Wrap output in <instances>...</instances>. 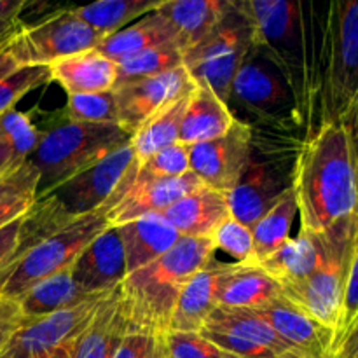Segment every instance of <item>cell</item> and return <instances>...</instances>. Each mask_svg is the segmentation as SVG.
Masks as SVG:
<instances>
[{
    "label": "cell",
    "mask_w": 358,
    "mask_h": 358,
    "mask_svg": "<svg viewBox=\"0 0 358 358\" xmlns=\"http://www.w3.org/2000/svg\"><path fill=\"white\" fill-rule=\"evenodd\" d=\"M292 189L301 231L332 236L358 226V161L345 122L318 126L303 140Z\"/></svg>",
    "instance_id": "obj_1"
},
{
    "label": "cell",
    "mask_w": 358,
    "mask_h": 358,
    "mask_svg": "<svg viewBox=\"0 0 358 358\" xmlns=\"http://www.w3.org/2000/svg\"><path fill=\"white\" fill-rule=\"evenodd\" d=\"M213 255L212 240L182 236L157 261L126 276L119 299L128 334H166L178 294Z\"/></svg>",
    "instance_id": "obj_2"
},
{
    "label": "cell",
    "mask_w": 358,
    "mask_h": 358,
    "mask_svg": "<svg viewBox=\"0 0 358 358\" xmlns=\"http://www.w3.org/2000/svg\"><path fill=\"white\" fill-rule=\"evenodd\" d=\"M129 140L131 136L119 124L76 122L63 115L62 121L38 131V142L28 159L38 175L37 198L51 194L66 180L128 145Z\"/></svg>",
    "instance_id": "obj_3"
},
{
    "label": "cell",
    "mask_w": 358,
    "mask_h": 358,
    "mask_svg": "<svg viewBox=\"0 0 358 358\" xmlns=\"http://www.w3.org/2000/svg\"><path fill=\"white\" fill-rule=\"evenodd\" d=\"M358 94V0L327 6L322 44L318 126L343 122Z\"/></svg>",
    "instance_id": "obj_4"
},
{
    "label": "cell",
    "mask_w": 358,
    "mask_h": 358,
    "mask_svg": "<svg viewBox=\"0 0 358 358\" xmlns=\"http://www.w3.org/2000/svg\"><path fill=\"white\" fill-rule=\"evenodd\" d=\"M107 227V215L101 210L70 220L23 257L0 268V297L17 303L38 282L69 269L80 252Z\"/></svg>",
    "instance_id": "obj_5"
},
{
    "label": "cell",
    "mask_w": 358,
    "mask_h": 358,
    "mask_svg": "<svg viewBox=\"0 0 358 358\" xmlns=\"http://www.w3.org/2000/svg\"><path fill=\"white\" fill-rule=\"evenodd\" d=\"M252 48L254 28L233 2V9L222 23L208 37L184 51V69L196 86L210 87L229 105L233 80Z\"/></svg>",
    "instance_id": "obj_6"
},
{
    "label": "cell",
    "mask_w": 358,
    "mask_h": 358,
    "mask_svg": "<svg viewBox=\"0 0 358 358\" xmlns=\"http://www.w3.org/2000/svg\"><path fill=\"white\" fill-rule=\"evenodd\" d=\"M358 226L332 236H320L324 247L320 268L299 285L282 290V296L287 301L296 304L318 324L331 329L334 336L338 334L341 322L343 301Z\"/></svg>",
    "instance_id": "obj_7"
},
{
    "label": "cell",
    "mask_w": 358,
    "mask_h": 358,
    "mask_svg": "<svg viewBox=\"0 0 358 358\" xmlns=\"http://www.w3.org/2000/svg\"><path fill=\"white\" fill-rule=\"evenodd\" d=\"M103 38L80 21L72 7H65L38 23L17 28L6 49L17 66H49L66 56L96 49Z\"/></svg>",
    "instance_id": "obj_8"
},
{
    "label": "cell",
    "mask_w": 358,
    "mask_h": 358,
    "mask_svg": "<svg viewBox=\"0 0 358 358\" xmlns=\"http://www.w3.org/2000/svg\"><path fill=\"white\" fill-rule=\"evenodd\" d=\"M254 129L236 119L224 136L189 147V168L205 187L229 192L248 166Z\"/></svg>",
    "instance_id": "obj_9"
},
{
    "label": "cell",
    "mask_w": 358,
    "mask_h": 358,
    "mask_svg": "<svg viewBox=\"0 0 358 358\" xmlns=\"http://www.w3.org/2000/svg\"><path fill=\"white\" fill-rule=\"evenodd\" d=\"M234 101L262 121H280V115L289 110L296 114V103L287 79L255 48L250 49L233 80L229 105Z\"/></svg>",
    "instance_id": "obj_10"
},
{
    "label": "cell",
    "mask_w": 358,
    "mask_h": 358,
    "mask_svg": "<svg viewBox=\"0 0 358 358\" xmlns=\"http://www.w3.org/2000/svg\"><path fill=\"white\" fill-rule=\"evenodd\" d=\"M138 164L131 143L121 147L94 166L76 175L51 192L72 217L101 210L114 196L126 175ZM49 196V194H48Z\"/></svg>",
    "instance_id": "obj_11"
},
{
    "label": "cell",
    "mask_w": 358,
    "mask_h": 358,
    "mask_svg": "<svg viewBox=\"0 0 358 358\" xmlns=\"http://www.w3.org/2000/svg\"><path fill=\"white\" fill-rule=\"evenodd\" d=\"M105 297L93 299L72 310L59 311L35 320H24L3 346L0 358H44L55 350L69 345L87 327L93 315L96 313L98 304Z\"/></svg>",
    "instance_id": "obj_12"
},
{
    "label": "cell",
    "mask_w": 358,
    "mask_h": 358,
    "mask_svg": "<svg viewBox=\"0 0 358 358\" xmlns=\"http://www.w3.org/2000/svg\"><path fill=\"white\" fill-rule=\"evenodd\" d=\"M194 87L196 83L184 66L114 87L119 126L131 136L150 115L173 101L187 98Z\"/></svg>",
    "instance_id": "obj_13"
},
{
    "label": "cell",
    "mask_w": 358,
    "mask_h": 358,
    "mask_svg": "<svg viewBox=\"0 0 358 358\" xmlns=\"http://www.w3.org/2000/svg\"><path fill=\"white\" fill-rule=\"evenodd\" d=\"M201 185L191 171L177 178H159L138 170L128 187L101 212L107 215L108 226H121L147 215H163L178 199Z\"/></svg>",
    "instance_id": "obj_14"
},
{
    "label": "cell",
    "mask_w": 358,
    "mask_h": 358,
    "mask_svg": "<svg viewBox=\"0 0 358 358\" xmlns=\"http://www.w3.org/2000/svg\"><path fill=\"white\" fill-rule=\"evenodd\" d=\"M290 187L292 173H285L278 161L259 157L252 150L241 180L226 192L231 215L252 229Z\"/></svg>",
    "instance_id": "obj_15"
},
{
    "label": "cell",
    "mask_w": 358,
    "mask_h": 358,
    "mask_svg": "<svg viewBox=\"0 0 358 358\" xmlns=\"http://www.w3.org/2000/svg\"><path fill=\"white\" fill-rule=\"evenodd\" d=\"M72 280L84 294L101 296L117 289L128 276L126 257L117 227L98 234L70 266Z\"/></svg>",
    "instance_id": "obj_16"
},
{
    "label": "cell",
    "mask_w": 358,
    "mask_h": 358,
    "mask_svg": "<svg viewBox=\"0 0 358 358\" xmlns=\"http://www.w3.org/2000/svg\"><path fill=\"white\" fill-rule=\"evenodd\" d=\"M276 334L299 358H329L334 346V332L308 317L303 310L278 297L257 311Z\"/></svg>",
    "instance_id": "obj_17"
},
{
    "label": "cell",
    "mask_w": 358,
    "mask_h": 358,
    "mask_svg": "<svg viewBox=\"0 0 358 358\" xmlns=\"http://www.w3.org/2000/svg\"><path fill=\"white\" fill-rule=\"evenodd\" d=\"M229 262L213 255L178 294L168 332H201L213 311L219 308V287ZM166 332V334H168Z\"/></svg>",
    "instance_id": "obj_18"
},
{
    "label": "cell",
    "mask_w": 358,
    "mask_h": 358,
    "mask_svg": "<svg viewBox=\"0 0 358 358\" xmlns=\"http://www.w3.org/2000/svg\"><path fill=\"white\" fill-rule=\"evenodd\" d=\"M231 215L226 192L201 185L163 213L164 219L184 238L210 240L220 222Z\"/></svg>",
    "instance_id": "obj_19"
},
{
    "label": "cell",
    "mask_w": 358,
    "mask_h": 358,
    "mask_svg": "<svg viewBox=\"0 0 358 358\" xmlns=\"http://www.w3.org/2000/svg\"><path fill=\"white\" fill-rule=\"evenodd\" d=\"M114 227L121 238L128 275L157 261L182 238L163 215L140 217Z\"/></svg>",
    "instance_id": "obj_20"
},
{
    "label": "cell",
    "mask_w": 358,
    "mask_h": 358,
    "mask_svg": "<svg viewBox=\"0 0 358 358\" xmlns=\"http://www.w3.org/2000/svg\"><path fill=\"white\" fill-rule=\"evenodd\" d=\"M278 297L282 289L259 264L229 262L220 280V308L259 311Z\"/></svg>",
    "instance_id": "obj_21"
},
{
    "label": "cell",
    "mask_w": 358,
    "mask_h": 358,
    "mask_svg": "<svg viewBox=\"0 0 358 358\" xmlns=\"http://www.w3.org/2000/svg\"><path fill=\"white\" fill-rule=\"evenodd\" d=\"M233 9V0H161L156 7L178 35L182 52L208 37Z\"/></svg>",
    "instance_id": "obj_22"
},
{
    "label": "cell",
    "mask_w": 358,
    "mask_h": 358,
    "mask_svg": "<svg viewBox=\"0 0 358 358\" xmlns=\"http://www.w3.org/2000/svg\"><path fill=\"white\" fill-rule=\"evenodd\" d=\"M49 77L72 94L101 93L114 90L117 79L115 62L108 59L96 49L66 56L49 65Z\"/></svg>",
    "instance_id": "obj_23"
},
{
    "label": "cell",
    "mask_w": 358,
    "mask_h": 358,
    "mask_svg": "<svg viewBox=\"0 0 358 358\" xmlns=\"http://www.w3.org/2000/svg\"><path fill=\"white\" fill-rule=\"evenodd\" d=\"M119 287L98 304L96 313L76 339L73 358H114L128 334V324L119 299Z\"/></svg>",
    "instance_id": "obj_24"
},
{
    "label": "cell",
    "mask_w": 358,
    "mask_h": 358,
    "mask_svg": "<svg viewBox=\"0 0 358 358\" xmlns=\"http://www.w3.org/2000/svg\"><path fill=\"white\" fill-rule=\"evenodd\" d=\"M236 117L229 105L224 103L210 87L196 86L189 94L178 142L191 147L220 138L229 131Z\"/></svg>",
    "instance_id": "obj_25"
},
{
    "label": "cell",
    "mask_w": 358,
    "mask_h": 358,
    "mask_svg": "<svg viewBox=\"0 0 358 358\" xmlns=\"http://www.w3.org/2000/svg\"><path fill=\"white\" fill-rule=\"evenodd\" d=\"M322 259L324 247L320 236L299 231L296 238H290L259 266L278 283L280 289L285 290L310 278L320 268Z\"/></svg>",
    "instance_id": "obj_26"
},
{
    "label": "cell",
    "mask_w": 358,
    "mask_h": 358,
    "mask_svg": "<svg viewBox=\"0 0 358 358\" xmlns=\"http://www.w3.org/2000/svg\"><path fill=\"white\" fill-rule=\"evenodd\" d=\"M163 44L178 45V35L166 17L161 16L157 10H152V13L142 16V20L105 37L96 51L107 56L112 62H119L126 56L136 55V52Z\"/></svg>",
    "instance_id": "obj_27"
},
{
    "label": "cell",
    "mask_w": 358,
    "mask_h": 358,
    "mask_svg": "<svg viewBox=\"0 0 358 358\" xmlns=\"http://www.w3.org/2000/svg\"><path fill=\"white\" fill-rule=\"evenodd\" d=\"M105 296L107 294H101V296L84 294L73 283L72 273H70L69 268L31 287L17 301V306H20V311L24 320H35V318L48 317V315L59 313V311L72 310V308H77L80 304L90 303L93 299H100V297Z\"/></svg>",
    "instance_id": "obj_28"
},
{
    "label": "cell",
    "mask_w": 358,
    "mask_h": 358,
    "mask_svg": "<svg viewBox=\"0 0 358 358\" xmlns=\"http://www.w3.org/2000/svg\"><path fill=\"white\" fill-rule=\"evenodd\" d=\"M297 213L299 210H297L296 194L290 187L252 227V238H254L252 264H261L290 240V229Z\"/></svg>",
    "instance_id": "obj_29"
},
{
    "label": "cell",
    "mask_w": 358,
    "mask_h": 358,
    "mask_svg": "<svg viewBox=\"0 0 358 358\" xmlns=\"http://www.w3.org/2000/svg\"><path fill=\"white\" fill-rule=\"evenodd\" d=\"M38 142V129L30 115L16 108L0 115V180L20 171Z\"/></svg>",
    "instance_id": "obj_30"
},
{
    "label": "cell",
    "mask_w": 358,
    "mask_h": 358,
    "mask_svg": "<svg viewBox=\"0 0 358 358\" xmlns=\"http://www.w3.org/2000/svg\"><path fill=\"white\" fill-rule=\"evenodd\" d=\"M205 325H212V327H219L241 336L255 345L271 350L280 358H299L257 311L231 310V308L219 306Z\"/></svg>",
    "instance_id": "obj_31"
},
{
    "label": "cell",
    "mask_w": 358,
    "mask_h": 358,
    "mask_svg": "<svg viewBox=\"0 0 358 358\" xmlns=\"http://www.w3.org/2000/svg\"><path fill=\"white\" fill-rule=\"evenodd\" d=\"M187 98L173 101V103L166 105L150 115L138 129L131 135L133 150L138 159V163L145 161L147 157L152 156L157 150L164 149L168 145H173L180 138V126L182 119H184L185 107H187Z\"/></svg>",
    "instance_id": "obj_32"
},
{
    "label": "cell",
    "mask_w": 358,
    "mask_h": 358,
    "mask_svg": "<svg viewBox=\"0 0 358 358\" xmlns=\"http://www.w3.org/2000/svg\"><path fill=\"white\" fill-rule=\"evenodd\" d=\"M161 0H100L90 6L72 7L80 21L103 37L128 27L140 16L156 10Z\"/></svg>",
    "instance_id": "obj_33"
},
{
    "label": "cell",
    "mask_w": 358,
    "mask_h": 358,
    "mask_svg": "<svg viewBox=\"0 0 358 358\" xmlns=\"http://www.w3.org/2000/svg\"><path fill=\"white\" fill-rule=\"evenodd\" d=\"M178 66H184V52L177 44H163L145 49V51L115 62L117 79H115L114 87L131 83V80L159 76Z\"/></svg>",
    "instance_id": "obj_34"
},
{
    "label": "cell",
    "mask_w": 358,
    "mask_h": 358,
    "mask_svg": "<svg viewBox=\"0 0 358 358\" xmlns=\"http://www.w3.org/2000/svg\"><path fill=\"white\" fill-rule=\"evenodd\" d=\"M65 117L90 124H119L117 101L114 90L101 93L72 94L66 100Z\"/></svg>",
    "instance_id": "obj_35"
},
{
    "label": "cell",
    "mask_w": 358,
    "mask_h": 358,
    "mask_svg": "<svg viewBox=\"0 0 358 358\" xmlns=\"http://www.w3.org/2000/svg\"><path fill=\"white\" fill-rule=\"evenodd\" d=\"M49 80V66H17L10 76L0 80V115L13 110L24 94Z\"/></svg>",
    "instance_id": "obj_36"
},
{
    "label": "cell",
    "mask_w": 358,
    "mask_h": 358,
    "mask_svg": "<svg viewBox=\"0 0 358 358\" xmlns=\"http://www.w3.org/2000/svg\"><path fill=\"white\" fill-rule=\"evenodd\" d=\"M210 240L215 247V252L220 250L231 255L234 262H252V254H254L252 229L234 219L233 215L219 224Z\"/></svg>",
    "instance_id": "obj_37"
},
{
    "label": "cell",
    "mask_w": 358,
    "mask_h": 358,
    "mask_svg": "<svg viewBox=\"0 0 358 358\" xmlns=\"http://www.w3.org/2000/svg\"><path fill=\"white\" fill-rule=\"evenodd\" d=\"M168 358H238L213 345L199 332H168L164 334Z\"/></svg>",
    "instance_id": "obj_38"
},
{
    "label": "cell",
    "mask_w": 358,
    "mask_h": 358,
    "mask_svg": "<svg viewBox=\"0 0 358 358\" xmlns=\"http://www.w3.org/2000/svg\"><path fill=\"white\" fill-rule=\"evenodd\" d=\"M142 173L150 175V177L159 178H177L182 175L189 173V147L182 142L168 145L164 149L157 150L152 156L142 161L138 166Z\"/></svg>",
    "instance_id": "obj_39"
},
{
    "label": "cell",
    "mask_w": 358,
    "mask_h": 358,
    "mask_svg": "<svg viewBox=\"0 0 358 358\" xmlns=\"http://www.w3.org/2000/svg\"><path fill=\"white\" fill-rule=\"evenodd\" d=\"M199 334L208 339V341H212L213 345L219 346L220 350L238 358H280L271 350L255 345V343L248 341V339L241 338V336L233 334L229 331H224V329L205 325Z\"/></svg>",
    "instance_id": "obj_40"
},
{
    "label": "cell",
    "mask_w": 358,
    "mask_h": 358,
    "mask_svg": "<svg viewBox=\"0 0 358 358\" xmlns=\"http://www.w3.org/2000/svg\"><path fill=\"white\" fill-rule=\"evenodd\" d=\"M114 358H168L164 336L126 334Z\"/></svg>",
    "instance_id": "obj_41"
},
{
    "label": "cell",
    "mask_w": 358,
    "mask_h": 358,
    "mask_svg": "<svg viewBox=\"0 0 358 358\" xmlns=\"http://www.w3.org/2000/svg\"><path fill=\"white\" fill-rule=\"evenodd\" d=\"M358 315V231L355 236V243H353L352 261H350V271H348V282H346L345 290V301H343V311H341V322H339L338 334H336L334 343L341 338L346 332V329L352 325Z\"/></svg>",
    "instance_id": "obj_42"
},
{
    "label": "cell",
    "mask_w": 358,
    "mask_h": 358,
    "mask_svg": "<svg viewBox=\"0 0 358 358\" xmlns=\"http://www.w3.org/2000/svg\"><path fill=\"white\" fill-rule=\"evenodd\" d=\"M37 171L27 163L20 171L0 180V199L13 194H23V192H35L37 194Z\"/></svg>",
    "instance_id": "obj_43"
},
{
    "label": "cell",
    "mask_w": 358,
    "mask_h": 358,
    "mask_svg": "<svg viewBox=\"0 0 358 358\" xmlns=\"http://www.w3.org/2000/svg\"><path fill=\"white\" fill-rule=\"evenodd\" d=\"M23 322L24 318L17 303L0 297V352L7 345L10 336L23 325Z\"/></svg>",
    "instance_id": "obj_44"
},
{
    "label": "cell",
    "mask_w": 358,
    "mask_h": 358,
    "mask_svg": "<svg viewBox=\"0 0 358 358\" xmlns=\"http://www.w3.org/2000/svg\"><path fill=\"white\" fill-rule=\"evenodd\" d=\"M35 199H37L35 192H23V194H13L0 199V229L23 213H27V210L34 205Z\"/></svg>",
    "instance_id": "obj_45"
},
{
    "label": "cell",
    "mask_w": 358,
    "mask_h": 358,
    "mask_svg": "<svg viewBox=\"0 0 358 358\" xmlns=\"http://www.w3.org/2000/svg\"><path fill=\"white\" fill-rule=\"evenodd\" d=\"M27 7L24 0H0V44L7 42L20 27L21 10Z\"/></svg>",
    "instance_id": "obj_46"
},
{
    "label": "cell",
    "mask_w": 358,
    "mask_h": 358,
    "mask_svg": "<svg viewBox=\"0 0 358 358\" xmlns=\"http://www.w3.org/2000/svg\"><path fill=\"white\" fill-rule=\"evenodd\" d=\"M329 358H358V315L345 334L334 343Z\"/></svg>",
    "instance_id": "obj_47"
},
{
    "label": "cell",
    "mask_w": 358,
    "mask_h": 358,
    "mask_svg": "<svg viewBox=\"0 0 358 358\" xmlns=\"http://www.w3.org/2000/svg\"><path fill=\"white\" fill-rule=\"evenodd\" d=\"M24 215V213H23ZM23 215L17 217L16 220L9 222L0 229V268L7 262V259L14 254L17 247V238H20V227Z\"/></svg>",
    "instance_id": "obj_48"
},
{
    "label": "cell",
    "mask_w": 358,
    "mask_h": 358,
    "mask_svg": "<svg viewBox=\"0 0 358 358\" xmlns=\"http://www.w3.org/2000/svg\"><path fill=\"white\" fill-rule=\"evenodd\" d=\"M343 122H345L346 129H348L350 140H352L353 150H355V156L358 161V94H357L355 101H353L352 108H350L348 115H346L345 121Z\"/></svg>",
    "instance_id": "obj_49"
},
{
    "label": "cell",
    "mask_w": 358,
    "mask_h": 358,
    "mask_svg": "<svg viewBox=\"0 0 358 358\" xmlns=\"http://www.w3.org/2000/svg\"><path fill=\"white\" fill-rule=\"evenodd\" d=\"M7 42H9V41H7ZM7 42H2V44H0V80L6 79L7 76H10V73H13L14 70L17 69L16 59H14L6 49Z\"/></svg>",
    "instance_id": "obj_50"
},
{
    "label": "cell",
    "mask_w": 358,
    "mask_h": 358,
    "mask_svg": "<svg viewBox=\"0 0 358 358\" xmlns=\"http://www.w3.org/2000/svg\"><path fill=\"white\" fill-rule=\"evenodd\" d=\"M77 338H79V336H77ZM73 343H76V339H73V341H70L69 345L55 350V352L49 353V355L44 358H73Z\"/></svg>",
    "instance_id": "obj_51"
}]
</instances>
